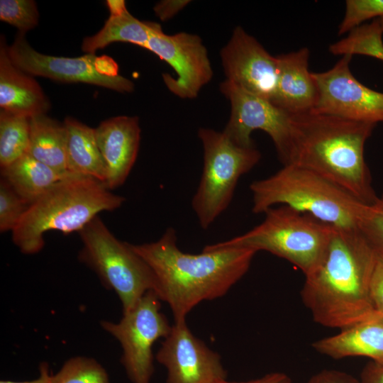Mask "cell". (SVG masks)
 <instances>
[{
    "label": "cell",
    "instance_id": "1",
    "mask_svg": "<svg viewBox=\"0 0 383 383\" xmlns=\"http://www.w3.org/2000/svg\"><path fill=\"white\" fill-rule=\"evenodd\" d=\"M129 244L152 270L156 294L169 305L174 321L186 320L201 301L224 296L246 274L257 253L244 248L184 252L177 246L172 228L156 241Z\"/></svg>",
    "mask_w": 383,
    "mask_h": 383
},
{
    "label": "cell",
    "instance_id": "2",
    "mask_svg": "<svg viewBox=\"0 0 383 383\" xmlns=\"http://www.w3.org/2000/svg\"><path fill=\"white\" fill-rule=\"evenodd\" d=\"M377 257L357 227L332 226L323 255L301 291L317 323L341 330L375 310L370 287Z\"/></svg>",
    "mask_w": 383,
    "mask_h": 383
},
{
    "label": "cell",
    "instance_id": "3",
    "mask_svg": "<svg viewBox=\"0 0 383 383\" xmlns=\"http://www.w3.org/2000/svg\"><path fill=\"white\" fill-rule=\"evenodd\" d=\"M292 126L286 165L313 171L362 204L376 201L378 196L365 159V143L376 124L311 111L292 115Z\"/></svg>",
    "mask_w": 383,
    "mask_h": 383
},
{
    "label": "cell",
    "instance_id": "4",
    "mask_svg": "<svg viewBox=\"0 0 383 383\" xmlns=\"http://www.w3.org/2000/svg\"><path fill=\"white\" fill-rule=\"evenodd\" d=\"M125 201L101 182L72 174L29 205L12 240L23 254H36L44 247L46 232L79 233L100 212L114 211Z\"/></svg>",
    "mask_w": 383,
    "mask_h": 383
},
{
    "label": "cell",
    "instance_id": "5",
    "mask_svg": "<svg viewBox=\"0 0 383 383\" xmlns=\"http://www.w3.org/2000/svg\"><path fill=\"white\" fill-rule=\"evenodd\" d=\"M250 189L255 214L284 205L335 227H357L365 204L319 174L292 164L252 182Z\"/></svg>",
    "mask_w": 383,
    "mask_h": 383
},
{
    "label": "cell",
    "instance_id": "6",
    "mask_svg": "<svg viewBox=\"0 0 383 383\" xmlns=\"http://www.w3.org/2000/svg\"><path fill=\"white\" fill-rule=\"evenodd\" d=\"M264 213V220L248 232L204 249L264 250L290 262L304 275L309 274L323 255L332 226L284 205L270 208Z\"/></svg>",
    "mask_w": 383,
    "mask_h": 383
},
{
    "label": "cell",
    "instance_id": "7",
    "mask_svg": "<svg viewBox=\"0 0 383 383\" xmlns=\"http://www.w3.org/2000/svg\"><path fill=\"white\" fill-rule=\"evenodd\" d=\"M82 247L79 260L91 269L103 284L113 290L123 313L131 310L148 292L157 293L155 276L144 260L109 231L99 216L79 232Z\"/></svg>",
    "mask_w": 383,
    "mask_h": 383
},
{
    "label": "cell",
    "instance_id": "8",
    "mask_svg": "<svg viewBox=\"0 0 383 383\" xmlns=\"http://www.w3.org/2000/svg\"><path fill=\"white\" fill-rule=\"evenodd\" d=\"M198 136L204 149V165L192 207L206 230L228 207L239 179L259 162L261 154L255 146L235 144L223 131L201 128Z\"/></svg>",
    "mask_w": 383,
    "mask_h": 383
},
{
    "label": "cell",
    "instance_id": "9",
    "mask_svg": "<svg viewBox=\"0 0 383 383\" xmlns=\"http://www.w3.org/2000/svg\"><path fill=\"white\" fill-rule=\"evenodd\" d=\"M11 62L31 76L63 83H86L121 93L131 92L133 82L118 74L116 62L109 56L86 54L77 57L42 54L28 43L26 34L18 33L7 45Z\"/></svg>",
    "mask_w": 383,
    "mask_h": 383
},
{
    "label": "cell",
    "instance_id": "10",
    "mask_svg": "<svg viewBox=\"0 0 383 383\" xmlns=\"http://www.w3.org/2000/svg\"><path fill=\"white\" fill-rule=\"evenodd\" d=\"M160 301L154 291H149L118 323L101 321L103 329L120 343L121 362L132 383H150L154 372L152 346L171 331L172 326L160 312Z\"/></svg>",
    "mask_w": 383,
    "mask_h": 383
},
{
    "label": "cell",
    "instance_id": "11",
    "mask_svg": "<svg viewBox=\"0 0 383 383\" xmlns=\"http://www.w3.org/2000/svg\"><path fill=\"white\" fill-rule=\"evenodd\" d=\"M231 103V116L223 133L235 144L254 147L251 133L265 131L271 138L283 165L289 158L292 143V115L270 101L254 95L225 80L220 85Z\"/></svg>",
    "mask_w": 383,
    "mask_h": 383
},
{
    "label": "cell",
    "instance_id": "12",
    "mask_svg": "<svg viewBox=\"0 0 383 383\" xmlns=\"http://www.w3.org/2000/svg\"><path fill=\"white\" fill-rule=\"evenodd\" d=\"M145 49L168 63L177 77L163 74L167 89L182 99H194L213 77L206 47L201 38L184 32L165 34L161 26L150 22L149 39Z\"/></svg>",
    "mask_w": 383,
    "mask_h": 383
},
{
    "label": "cell",
    "instance_id": "13",
    "mask_svg": "<svg viewBox=\"0 0 383 383\" xmlns=\"http://www.w3.org/2000/svg\"><path fill=\"white\" fill-rule=\"evenodd\" d=\"M353 56H342L328 70L312 72L318 89L313 111L376 124L383 123V93L373 90L352 74Z\"/></svg>",
    "mask_w": 383,
    "mask_h": 383
},
{
    "label": "cell",
    "instance_id": "14",
    "mask_svg": "<svg viewBox=\"0 0 383 383\" xmlns=\"http://www.w3.org/2000/svg\"><path fill=\"white\" fill-rule=\"evenodd\" d=\"M156 360L167 370V383H217L227 379L220 355L192 333L186 320L172 325Z\"/></svg>",
    "mask_w": 383,
    "mask_h": 383
},
{
    "label": "cell",
    "instance_id": "15",
    "mask_svg": "<svg viewBox=\"0 0 383 383\" xmlns=\"http://www.w3.org/2000/svg\"><path fill=\"white\" fill-rule=\"evenodd\" d=\"M226 80L259 97L273 102L278 81L277 56L240 26L221 51Z\"/></svg>",
    "mask_w": 383,
    "mask_h": 383
},
{
    "label": "cell",
    "instance_id": "16",
    "mask_svg": "<svg viewBox=\"0 0 383 383\" xmlns=\"http://www.w3.org/2000/svg\"><path fill=\"white\" fill-rule=\"evenodd\" d=\"M95 135L105 168L104 185L113 190L123 184L136 160L140 141L139 118H110L95 128Z\"/></svg>",
    "mask_w": 383,
    "mask_h": 383
},
{
    "label": "cell",
    "instance_id": "17",
    "mask_svg": "<svg viewBox=\"0 0 383 383\" xmlns=\"http://www.w3.org/2000/svg\"><path fill=\"white\" fill-rule=\"evenodd\" d=\"M309 50L297 51L277 56L278 81L273 104L291 115L314 109L318 89L309 70Z\"/></svg>",
    "mask_w": 383,
    "mask_h": 383
},
{
    "label": "cell",
    "instance_id": "18",
    "mask_svg": "<svg viewBox=\"0 0 383 383\" xmlns=\"http://www.w3.org/2000/svg\"><path fill=\"white\" fill-rule=\"evenodd\" d=\"M4 35L0 40V107L8 113L32 118L46 114L50 103L33 76L11 60Z\"/></svg>",
    "mask_w": 383,
    "mask_h": 383
},
{
    "label": "cell",
    "instance_id": "19",
    "mask_svg": "<svg viewBox=\"0 0 383 383\" xmlns=\"http://www.w3.org/2000/svg\"><path fill=\"white\" fill-rule=\"evenodd\" d=\"M312 347L333 359L362 356L383 365V312L375 309L338 333L315 341Z\"/></svg>",
    "mask_w": 383,
    "mask_h": 383
},
{
    "label": "cell",
    "instance_id": "20",
    "mask_svg": "<svg viewBox=\"0 0 383 383\" xmlns=\"http://www.w3.org/2000/svg\"><path fill=\"white\" fill-rule=\"evenodd\" d=\"M109 16L102 28L94 35L86 37L82 50L95 54L113 43H128L145 49L149 39L150 21H140L131 15L123 0L106 1Z\"/></svg>",
    "mask_w": 383,
    "mask_h": 383
},
{
    "label": "cell",
    "instance_id": "21",
    "mask_svg": "<svg viewBox=\"0 0 383 383\" xmlns=\"http://www.w3.org/2000/svg\"><path fill=\"white\" fill-rule=\"evenodd\" d=\"M63 123L67 133L68 172L94 178L104 184L105 168L97 145L95 128L72 117H67Z\"/></svg>",
    "mask_w": 383,
    "mask_h": 383
},
{
    "label": "cell",
    "instance_id": "22",
    "mask_svg": "<svg viewBox=\"0 0 383 383\" xmlns=\"http://www.w3.org/2000/svg\"><path fill=\"white\" fill-rule=\"evenodd\" d=\"M72 174H74L60 173L27 153L9 165L1 168V178L28 205Z\"/></svg>",
    "mask_w": 383,
    "mask_h": 383
},
{
    "label": "cell",
    "instance_id": "23",
    "mask_svg": "<svg viewBox=\"0 0 383 383\" xmlns=\"http://www.w3.org/2000/svg\"><path fill=\"white\" fill-rule=\"evenodd\" d=\"M66 148L67 133L64 123L46 114L30 118L27 154L60 173H68Z\"/></svg>",
    "mask_w": 383,
    "mask_h": 383
},
{
    "label": "cell",
    "instance_id": "24",
    "mask_svg": "<svg viewBox=\"0 0 383 383\" xmlns=\"http://www.w3.org/2000/svg\"><path fill=\"white\" fill-rule=\"evenodd\" d=\"M383 28L379 18L362 24L348 32V35L329 46L334 55H361L372 57L383 62Z\"/></svg>",
    "mask_w": 383,
    "mask_h": 383
},
{
    "label": "cell",
    "instance_id": "25",
    "mask_svg": "<svg viewBox=\"0 0 383 383\" xmlns=\"http://www.w3.org/2000/svg\"><path fill=\"white\" fill-rule=\"evenodd\" d=\"M30 118L0 111V167H5L27 153Z\"/></svg>",
    "mask_w": 383,
    "mask_h": 383
},
{
    "label": "cell",
    "instance_id": "26",
    "mask_svg": "<svg viewBox=\"0 0 383 383\" xmlns=\"http://www.w3.org/2000/svg\"><path fill=\"white\" fill-rule=\"evenodd\" d=\"M50 383H109L105 369L94 359L74 357L52 374Z\"/></svg>",
    "mask_w": 383,
    "mask_h": 383
},
{
    "label": "cell",
    "instance_id": "27",
    "mask_svg": "<svg viewBox=\"0 0 383 383\" xmlns=\"http://www.w3.org/2000/svg\"><path fill=\"white\" fill-rule=\"evenodd\" d=\"M39 13L33 0H1L0 20L25 33L37 26Z\"/></svg>",
    "mask_w": 383,
    "mask_h": 383
},
{
    "label": "cell",
    "instance_id": "28",
    "mask_svg": "<svg viewBox=\"0 0 383 383\" xmlns=\"http://www.w3.org/2000/svg\"><path fill=\"white\" fill-rule=\"evenodd\" d=\"M357 227L377 252L383 255V194L372 204L363 205Z\"/></svg>",
    "mask_w": 383,
    "mask_h": 383
},
{
    "label": "cell",
    "instance_id": "29",
    "mask_svg": "<svg viewBox=\"0 0 383 383\" xmlns=\"http://www.w3.org/2000/svg\"><path fill=\"white\" fill-rule=\"evenodd\" d=\"M29 205L3 178L0 180V231H13Z\"/></svg>",
    "mask_w": 383,
    "mask_h": 383
},
{
    "label": "cell",
    "instance_id": "30",
    "mask_svg": "<svg viewBox=\"0 0 383 383\" xmlns=\"http://www.w3.org/2000/svg\"><path fill=\"white\" fill-rule=\"evenodd\" d=\"M383 17V0H347L338 35L349 32L365 21Z\"/></svg>",
    "mask_w": 383,
    "mask_h": 383
},
{
    "label": "cell",
    "instance_id": "31",
    "mask_svg": "<svg viewBox=\"0 0 383 383\" xmlns=\"http://www.w3.org/2000/svg\"><path fill=\"white\" fill-rule=\"evenodd\" d=\"M370 292L374 309L383 312V255L379 253L370 281Z\"/></svg>",
    "mask_w": 383,
    "mask_h": 383
},
{
    "label": "cell",
    "instance_id": "32",
    "mask_svg": "<svg viewBox=\"0 0 383 383\" xmlns=\"http://www.w3.org/2000/svg\"><path fill=\"white\" fill-rule=\"evenodd\" d=\"M307 383H361V382L343 372L324 370L312 376Z\"/></svg>",
    "mask_w": 383,
    "mask_h": 383
},
{
    "label": "cell",
    "instance_id": "33",
    "mask_svg": "<svg viewBox=\"0 0 383 383\" xmlns=\"http://www.w3.org/2000/svg\"><path fill=\"white\" fill-rule=\"evenodd\" d=\"M189 2V1H161L153 9L156 16L162 21H167L177 14Z\"/></svg>",
    "mask_w": 383,
    "mask_h": 383
},
{
    "label": "cell",
    "instance_id": "34",
    "mask_svg": "<svg viewBox=\"0 0 383 383\" xmlns=\"http://www.w3.org/2000/svg\"><path fill=\"white\" fill-rule=\"evenodd\" d=\"M361 383H383V365L372 362L361 374Z\"/></svg>",
    "mask_w": 383,
    "mask_h": 383
},
{
    "label": "cell",
    "instance_id": "35",
    "mask_svg": "<svg viewBox=\"0 0 383 383\" xmlns=\"http://www.w3.org/2000/svg\"><path fill=\"white\" fill-rule=\"evenodd\" d=\"M217 383H291L290 377L282 372H272L265 376L249 381L245 382H231L227 379Z\"/></svg>",
    "mask_w": 383,
    "mask_h": 383
},
{
    "label": "cell",
    "instance_id": "36",
    "mask_svg": "<svg viewBox=\"0 0 383 383\" xmlns=\"http://www.w3.org/2000/svg\"><path fill=\"white\" fill-rule=\"evenodd\" d=\"M40 375L37 379L26 382L1 380L0 383H50L52 374L47 362H41L39 367Z\"/></svg>",
    "mask_w": 383,
    "mask_h": 383
},
{
    "label": "cell",
    "instance_id": "37",
    "mask_svg": "<svg viewBox=\"0 0 383 383\" xmlns=\"http://www.w3.org/2000/svg\"><path fill=\"white\" fill-rule=\"evenodd\" d=\"M379 21H380V23H381L382 27V28H383V17H382V18H379Z\"/></svg>",
    "mask_w": 383,
    "mask_h": 383
}]
</instances>
